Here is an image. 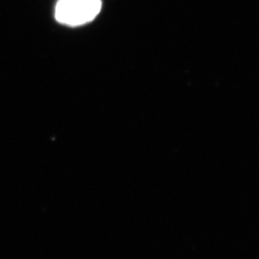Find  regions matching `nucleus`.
Wrapping results in <instances>:
<instances>
[{
  "mask_svg": "<svg viewBox=\"0 0 259 259\" xmlns=\"http://www.w3.org/2000/svg\"><path fill=\"white\" fill-rule=\"evenodd\" d=\"M101 7V0H59L56 5V19L68 26H80L95 19Z\"/></svg>",
  "mask_w": 259,
  "mask_h": 259,
  "instance_id": "1",
  "label": "nucleus"
}]
</instances>
